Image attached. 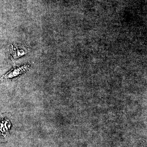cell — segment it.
Instances as JSON below:
<instances>
[{"instance_id": "cell-2", "label": "cell", "mask_w": 147, "mask_h": 147, "mask_svg": "<svg viewBox=\"0 0 147 147\" xmlns=\"http://www.w3.org/2000/svg\"><path fill=\"white\" fill-rule=\"evenodd\" d=\"M28 52L27 49L21 45L14 43L10 46V55L14 59L21 57L26 54Z\"/></svg>"}, {"instance_id": "cell-1", "label": "cell", "mask_w": 147, "mask_h": 147, "mask_svg": "<svg viewBox=\"0 0 147 147\" xmlns=\"http://www.w3.org/2000/svg\"><path fill=\"white\" fill-rule=\"evenodd\" d=\"M32 64L28 63L21 66L16 67L11 69L8 73L0 79V82L16 78L29 71L31 68Z\"/></svg>"}]
</instances>
